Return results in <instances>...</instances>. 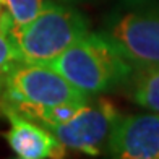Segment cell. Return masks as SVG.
<instances>
[{
  "label": "cell",
  "instance_id": "6da1fadb",
  "mask_svg": "<svg viewBox=\"0 0 159 159\" xmlns=\"http://www.w3.org/2000/svg\"><path fill=\"white\" fill-rule=\"evenodd\" d=\"M44 65L86 94L117 88L133 70L109 36L89 31Z\"/></svg>",
  "mask_w": 159,
  "mask_h": 159
},
{
  "label": "cell",
  "instance_id": "7a4b0ae2",
  "mask_svg": "<svg viewBox=\"0 0 159 159\" xmlns=\"http://www.w3.org/2000/svg\"><path fill=\"white\" fill-rule=\"evenodd\" d=\"M88 31V20L78 10L46 2L44 8L26 25L13 26L11 21L10 36L18 62L44 65Z\"/></svg>",
  "mask_w": 159,
  "mask_h": 159
},
{
  "label": "cell",
  "instance_id": "3957f363",
  "mask_svg": "<svg viewBox=\"0 0 159 159\" xmlns=\"http://www.w3.org/2000/svg\"><path fill=\"white\" fill-rule=\"evenodd\" d=\"M3 93L8 106H52L88 102L86 93L75 88L47 65L15 62L3 71Z\"/></svg>",
  "mask_w": 159,
  "mask_h": 159
},
{
  "label": "cell",
  "instance_id": "277c9868",
  "mask_svg": "<svg viewBox=\"0 0 159 159\" xmlns=\"http://www.w3.org/2000/svg\"><path fill=\"white\" fill-rule=\"evenodd\" d=\"M107 36L132 67L159 65V10L127 11L111 23Z\"/></svg>",
  "mask_w": 159,
  "mask_h": 159
},
{
  "label": "cell",
  "instance_id": "5b68a950",
  "mask_svg": "<svg viewBox=\"0 0 159 159\" xmlns=\"http://www.w3.org/2000/svg\"><path fill=\"white\" fill-rule=\"evenodd\" d=\"M119 111L107 99H99L94 104H86L73 119L60 125L49 127L67 149L80 151L88 156H98L107 143Z\"/></svg>",
  "mask_w": 159,
  "mask_h": 159
},
{
  "label": "cell",
  "instance_id": "8992f818",
  "mask_svg": "<svg viewBox=\"0 0 159 159\" xmlns=\"http://www.w3.org/2000/svg\"><path fill=\"white\" fill-rule=\"evenodd\" d=\"M107 149L119 159H159V114L119 115Z\"/></svg>",
  "mask_w": 159,
  "mask_h": 159
},
{
  "label": "cell",
  "instance_id": "52a82bcc",
  "mask_svg": "<svg viewBox=\"0 0 159 159\" xmlns=\"http://www.w3.org/2000/svg\"><path fill=\"white\" fill-rule=\"evenodd\" d=\"M10 128L5 133L11 151L20 159H57L63 157L67 148L44 125L38 124L10 106H3Z\"/></svg>",
  "mask_w": 159,
  "mask_h": 159
},
{
  "label": "cell",
  "instance_id": "ba28073f",
  "mask_svg": "<svg viewBox=\"0 0 159 159\" xmlns=\"http://www.w3.org/2000/svg\"><path fill=\"white\" fill-rule=\"evenodd\" d=\"M132 99L144 109L159 114V65L138 68L132 84Z\"/></svg>",
  "mask_w": 159,
  "mask_h": 159
},
{
  "label": "cell",
  "instance_id": "9c48e42d",
  "mask_svg": "<svg viewBox=\"0 0 159 159\" xmlns=\"http://www.w3.org/2000/svg\"><path fill=\"white\" fill-rule=\"evenodd\" d=\"M2 5L3 11L13 21V26H21L44 8L46 0H2Z\"/></svg>",
  "mask_w": 159,
  "mask_h": 159
},
{
  "label": "cell",
  "instance_id": "30bf717a",
  "mask_svg": "<svg viewBox=\"0 0 159 159\" xmlns=\"http://www.w3.org/2000/svg\"><path fill=\"white\" fill-rule=\"evenodd\" d=\"M10 28H11V20L2 10V15H0V75L10 65L18 62L16 49L10 36Z\"/></svg>",
  "mask_w": 159,
  "mask_h": 159
},
{
  "label": "cell",
  "instance_id": "8fae6325",
  "mask_svg": "<svg viewBox=\"0 0 159 159\" xmlns=\"http://www.w3.org/2000/svg\"><path fill=\"white\" fill-rule=\"evenodd\" d=\"M2 10H3V5H2V0H0V15H2Z\"/></svg>",
  "mask_w": 159,
  "mask_h": 159
}]
</instances>
